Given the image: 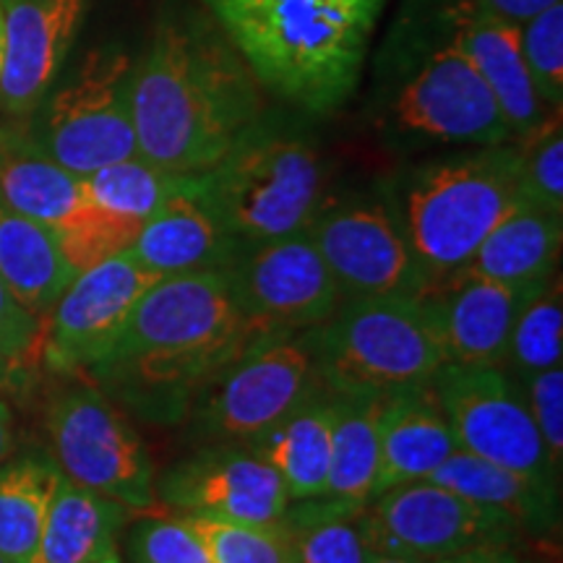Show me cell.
I'll use <instances>...</instances> for the list:
<instances>
[{"mask_svg": "<svg viewBox=\"0 0 563 563\" xmlns=\"http://www.w3.org/2000/svg\"><path fill=\"white\" fill-rule=\"evenodd\" d=\"M336 397V394H334ZM384 394L336 397L327 496L368 504L378 475V420Z\"/></svg>", "mask_w": 563, "mask_h": 563, "instance_id": "cell-30", "label": "cell"}, {"mask_svg": "<svg viewBox=\"0 0 563 563\" xmlns=\"http://www.w3.org/2000/svg\"><path fill=\"white\" fill-rule=\"evenodd\" d=\"M74 277L55 232L0 203V279L21 306L47 319Z\"/></svg>", "mask_w": 563, "mask_h": 563, "instance_id": "cell-27", "label": "cell"}, {"mask_svg": "<svg viewBox=\"0 0 563 563\" xmlns=\"http://www.w3.org/2000/svg\"><path fill=\"white\" fill-rule=\"evenodd\" d=\"M243 249L203 199L194 175L183 178L170 199L141 224L131 243L133 256L159 277L230 269Z\"/></svg>", "mask_w": 563, "mask_h": 563, "instance_id": "cell-20", "label": "cell"}, {"mask_svg": "<svg viewBox=\"0 0 563 563\" xmlns=\"http://www.w3.org/2000/svg\"><path fill=\"white\" fill-rule=\"evenodd\" d=\"M519 194L532 207L563 214L561 108L548 112L530 136L519 139Z\"/></svg>", "mask_w": 563, "mask_h": 563, "instance_id": "cell-34", "label": "cell"}, {"mask_svg": "<svg viewBox=\"0 0 563 563\" xmlns=\"http://www.w3.org/2000/svg\"><path fill=\"white\" fill-rule=\"evenodd\" d=\"M42 342L45 319L21 306L16 295L0 279V355L24 371L26 365L42 361Z\"/></svg>", "mask_w": 563, "mask_h": 563, "instance_id": "cell-38", "label": "cell"}, {"mask_svg": "<svg viewBox=\"0 0 563 563\" xmlns=\"http://www.w3.org/2000/svg\"><path fill=\"white\" fill-rule=\"evenodd\" d=\"M0 563H9V561H5V559H0Z\"/></svg>", "mask_w": 563, "mask_h": 563, "instance_id": "cell-46", "label": "cell"}, {"mask_svg": "<svg viewBox=\"0 0 563 563\" xmlns=\"http://www.w3.org/2000/svg\"><path fill=\"white\" fill-rule=\"evenodd\" d=\"M262 84L201 3L167 0L150 47L133 60L131 121L139 157L199 175L264 112Z\"/></svg>", "mask_w": 563, "mask_h": 563, "instance_id": "cell-1", "label": "cell"}, {"mask_svg": "<svg viewBox=\"0 0 563 563\" xmlns=\"http://www.w3.org/2000/svg\"><path fill=\"white\" fill-rule=\"evenodd\" d=\"M60 477L58 464L40 454L0 464V559L32 563Z\"/></svg>", "mask_w": 563, "mask_h": 563, "instance_id": "cell-28", "label": "cell"}, {"mask_svg": "<svg viewBox=\"0 0 563 563\" xmlns=\"http://www.w3.org/2000/svg\"><path fill=\"white\" fill-rule=\"evenodd\" d=\"M441 5L456 45L496 97L511 141L530 136L553 108H545L527 74L519 24L498 16L485 0H441Z\"/></svg>", "mask_w": 563, "mask_h": 563, "instance_id": "cell-19", "label": "cell"}, {"mask_svg": "<svg viewBox=\"0 0 563 563\" xmlns=\"http://www.w3.org/2000/svg\"><path fill=\"white\" fill-rule=\"evenodd\" d=\"M548 279L506 285V282L446 274L428 282L415 298L431 308L449 363L506 368L514 323Z\"/></svg>", "mask_w": 563, "mask_h": 563, "instance_id": "cell-17", "label": "cell"}, {"mask_svg": "<svg viewBox=\"0 0 563 563\" xmlns=\"http://www.w3.org/2000/svg\"><path fill=\"white\" fill-rule=\"evenodd\" d=\"M186 175H175L152 165L144 157L112 162L108 167L84 175L81 186L97 209L123 220L146 222L175 194Z\"/></svg>", "mask_w": 563, "mask_h": 563, "instance_id": "cell-31", "label": "cell"}, {"mask_svg": "<svg viewBox=\"0 0 563 563\" xmlns=\"http://www.w3.org/2000/svg\"><path fill=\"white\" fill-rule=\"evenodd\" d=\"M5 24V63L0 108L30 118L58 81L91 0H0Z\"/></svg>", "mask_w": 563, "mask_h": 563, "instance_id": "cell-18", "label": "cell"}, {"mask_svg": "<svg viewBox=\"0 0 563 563\" xmlns=\"http://www.w3.org/2000/svg\"><path fill=\"white\" fill-rule=\"evenodd\" d=\"M97 563H121V559H118L115 551H112V553H108V555H104V559H100Z\"/></svg>", "mask_w": 563, "mask_h": 563, "instance_id": "cell-45", "label": "cell"}, {"mask_svg": "<svg viewBox=\"0 0 563 563\" xmlns=\"http://www.w3.org/2000/svg\"><path fill=\"white\" fill-rule=\"evenodd\" d=\"M262 89L311 115L355 95L389 0H199Z\"/></svg>", "mask_w": 563, "mask_h": 563, "instance_id": "cell-3", "label": "cell"}, {"mask_svg": "<svg viewBox=\"0 0 563 563\" xmlns=\"http://www.w3.org/2000/svg\"><path fill=\"white\" fill-rule=\"evenodd\" d=\"M563 243V214L519 201L477 245L467 264L452 274L506 285H530L555 274Z\"/></svg>", "mask_w": 563, "mask_h": 563, "instance_id": "cell-24", "label": "cell"}, {"mask_svg": "<svg viewBox=\"0 0 563 563\" xmlns=\"http://www.w3.org/2000/svg\"><path fill=\"white\" fill-rule=\"evenodd\" d=\"M431 386L452 426L456 449L559 488L522 384L506 368L446 363Z\"/></svg>", "mask_w": 563, "mask_h": 563, "instance_id": "cell-12", "label": "cell"}, {"mask_svg": "<svg viewBox=\"0 0 563 563\" xmlns=\"http://www.w3.org/2000/svg\"><path fill=\"white\" fill-rule=\"evenodd\" d=\"M428 481L488 509L509 514L525 532H548L559 522V488L460 449L439 464Z\"/></svg>", "mask_w": 563, "mask_h": 563, "instance_id": "cell-25", "label": "cell"}, {"mask_svg": "<svg viewBox=\"0 0 563 563\" xmlns=\"http://www.w3.org/2000/svg\"><path fill=\"white\" fill-rule=\"evenodd\" d=\"M363 506L319 496L290 501L282 527L290 538L295 563H368L371 545L363 532Z\"/></svg>", "mask_w": 563, "mask_h": 563, "instance_id": "cell-29", "label": "cell"}, {"mask_svg": "<svg viewBox=\"0 0 563 563\" xmlns=\"http://www.w3.org/2000/svg\"><path fill=\"white\" fill-rule=\"evenodd\" d=\"M53 456L63 477L112 498L129 511H150L154 464L131 420L97 386L63 389L47 410Z\"/></svg>", "mask_w": 563, "mask_h": 563, "instance_id": "cell-10", "label": "cell"}, {"mask_svg": "<svg viewBox=\"0 0 563 563\" xmlns=\"http://www.w3.org/2000/svg\"><path fill=\"white\" fill-rule=\"evenodd\" d=\"M133 563H211L201 538L183 517L150 514L131 530Z\"/></svg>", "mask_w": 563, "mask_h": 563, "instance_id": "cell-36", "label": "cell"}, {"mask_svg": "<svg viewBox=\"0 0 563 563\" xmlns=\"http://www.w3.org/2000/svg\"><path fill=\"white\" fill-rule=\"evenodd\" d=\"M129 509L60 477L32 563H97L115 551Z\"/></svg>", "mask_w": 563, "mask_h": 563, "instance_id": "cell-26", "label": "cell"}, {"mask_svg": "<svg viewBox=\"0 0 563 563\" xmlns=\"http://www.w3.org/2000/svg\"><path fill=\"white\" fill-rule=\"evenodd\" d=\"M319 389L311 334H258L196 391L194 426L220 443L249 446Z\"/></svg>", "mask_w": 563, "mask_h": 563, "instance_id": "cell-9", "label": "cell"}, {"mask_svg": "<svg viewBox=\"0 0 563 563\" xmlns=\"http://www.w3.org/2000/svg\"><path fill=\"white\" fill-rule=\"evenodd\" d=\"M363 532L373 553L435 563L477 545H514L522 527L431 481L394 485L363 506Z\"/></svg>", "mask_w": 563, "mask_h": 563, "instance_id": "cell-11", "label": "cell"}, {"mask_svg": "<svg viewBox=\"0 0 563 563\" xmlns=\"http://www.w3.org/2000/svg\"><path fill=\"white\" fill-rule=\"evenodd\" d=\"M131 74L129 53L112 45L97 47L24 118L26 133L47 157L79 178L136 157Z\"/></svg>", "mask_w": 563, "mask_h": 563, "instance_id": "cell-8", "label": "cell"}, {"mask_svg": "<svg viewBox=\"0 0 563 563\" xmlns=\"http://www.w3.org/2000/svg\"><path fill=\"white\" fill-rule=\"evenodd\" d=\"M211 563H295L282 525H249L211 514H186Z\"/></svg>", "mask_w": 563, "mask_h": 563, "instance_id": "cell-33", "label": "cell"}, {"mask_svg": "<svg viewBox=\"0 0 563 563\" xmlns=\"http://www.w3.org/2000/svg\"><path fill=\"white\" fill-rule=\"evenodd\" d=\"M368 563H426V561L402 559V555H389V553H373Z\"/></svg>", "mask_w": 563, "mask_h": 563, "instance_id": "cell-43", "label": "cell"}, {"mask_svg": "<svg viewBox=\"0 0 563 563\" xmlns=\"http://www.w3.org/2000/svg\"><path fill=\"white\" fill-rule=\"evenodd\" d=\"M19 373H21V371L16 368V365H13V363L9 361V357H3V355H0V386L11 384L13 378L19 376Z\"/></svg>", "mask_w": 563, "mask_h": 563, "instance_id": "cell-42", "label": "cell"}, {"mask_svg": "<svg viewBox=\"0 0 563 563\" xmlns=\"http://www.w3.org/2000/svg\"><path fill=\"white\" fill-rule=\"evenodd\" d=\"M162 277L125 249L70 279L45 319L42 361L55 371H91L121 340L133 308Z\"/></svg>", "mask_w": 563, "mask_h": 563, "instance_id": "cell-14", "label": "cell"}, {"mask_svg": "<svg viewBox=\"0 0 563 563\" xmlns=\"http://www.w3.org/2000/svg\"><path fill=\"white\" fill-rule=\"evenodd\" d=\"M0 203L45 224L55 235L79 224L95 209L79 175L47 157L26 125L0 129Z\"/></svg>", "mask_w": 563, "mask_h": 563, "instance_id": "cell-22", "label": "cell"}, {"mask_svg": "<svg viewBox=\"0 0 563 563\" xmlns=\"http://www.w3.org/2000/svg\"><path fill=\"white\" fill-rule=\"evenodd\" d=\"M319 382L336 397H376L428 384L446 365L431 308L415 295L344 298L311 329Z\"/></svg>", "mask_w": 563, "mask_h": 563, "instance_id": "cell-7", "label": "cell"}, {"mask_svg": "<svg viewBox=\"0 0 563 563\" xmlns=\"http://www.w3.org/2000/svg\"><path fill=\"white\" fill-rule=\"evenodd\" d=\"M519 201V146L506 141L412 167L394 207L428 285L467 264Z\"/></svg>", "mask_w": 563, "mask_h": 563, "instance_id": "cell-6", "label": "cell"}, {"mask_svg": "<svg viewBox=\"0 0 563 563\" xmlns=\"http://www.w3.org/2000/svg\"><path fill=\"white\" fill-rule=\"evenodd\" d=\"M13 435H16V420H13V410L5 399H0V464L9 460L13 449Z\"/></svg>", "mask_w": 563, "mask_h": 563, "instance_id": "cell-41", "label": "cell"}, {"mask_svg": "<svg viewBox=\"0 0 563 563\" xmlns=\"http://www.w3.org/2000/svg\"><path fill=\"white\" fill-rule=\"evenodd\" d=\"M3 63H5V24H3V5H0V79H3Z\"/></svg>", "mask_w": 563, "mask_h": 563, "instance_id": "cell-44", "label": "cell"}, {"mask_svg": "<svg viewBox=\"0 0 563 563\" xmlns=\"http://www.w3.org/2000/svg\"><path fill=\"white\" fill-rule=\"evenodd\" d=\"M344 298L418 295L426 285L394 201L329 199L306 230Z\"/></svg>", "mask_w": 563, "mask_h": 563, "instance_id": "cell-13", "label": "cell"}, {"mask_svg": "<svg viewBox=\"0 0 563 563\" xmlns=\"http://www.w3.org/2000/svg\"><path fill=\"white\" fill-rule=\"evenodd\" d=\"M563 357V290L561 277L553 274L527 302L511 329L506 368L517 382L534 373L561 365Z\"/></svg>", "mask_w": 563, "mask_h": 563, "instance_id": "cell-32", "label": "cell"}, {"mask_svg": "<svg viewBox=\"0 0 563 563\" xmlns=\"http://www.w3.org/2000/svg\"><path fill=\"white\" fill-rule=\"evenodd\" d=\"M456 452L446 412L431 382L384 394L378 420V475L373 496L394 485L428 481Z\"/></svg>", "mask_w": 563, "mask_h": 563, "instance_id": "cell-21", "label": "cell"}, {"mask_svg": "<svg viewBox=\"0 0 563 563\" xmlns=\"http://www.w3.org/2000/svg\"><path fill=\"white\" fill-rule=\"evenodd\" d=\"M327 175L319 144L302 123L262 112L217 165L194 178L232 238L258 245L311 228L329 201Z\"/></svg>", "mask_w": 563, "mask_h": 563, "instance_id": "cell-5", "label": "cell"}, {"mask_svg": "<svg viewBox=\"0 0 563 563\" xmlns=\"http://www.w3.org/2000/svg\"><path fill=\"white\" fill-rule=\"evenodd\" d=\"M435 563H532L522 553L514 551V545H477L470 551L456 553L452 559H443Z\"/></svg>", "mask_w": 563, "mask_h": 563, "instance_id": "cell-39", "label": "cell"}, {"mask_svg": "<svg viewBox=\"0 0 563 563\" xmlns=\"http://www.w3.org/2000/svg\"><path fill=\"white\" fill-rule=\"evenodd\" d=\"M228 272L245 316L264 332H311L344 300L306 232L245 245Z\"/></svg>", "mask_w": 563, "mask_h": 563, "instance_id": "cell-15", "label": "cell"}, {"mask_svg": "<svg viewBox=\"0 0 563 563\" xmlns=\"http://www.w3.org/2000/svg\"><path fill=\"white\" fill-rule=\"evenodd\" d=\"M373 97L386 136L402 144L511 141L496 97L456 45L441 0H402L373 60Z\"/></svg>", "mask_w": 563, "mask_h": 563, "instance_id": "cell-4", "label": "cell"}, {"mask_svg": "<svg viewBox=\"0 0 563 563\" xmlns=\"http://www.w3.org/2000/svg\"><path fill=\"white\" fill-rule=\"evenodd\" d=\"M532 87L545 108H563V0L519 26Z\"/></svg>", "mask_w": 563, "mask_h": 563, "instance_id": "cell-35", "label": "cell"}, {"mask_svg": "<svg viewBox=\"0 0 563 563\" xmlns=\"http://www.w3.org/2000/svg\"><path fill=\"white\" fill-rule=\"evenodd\" d=\"M170 509L249 525H279L290 506L282 477L253 449L217 443L175 462L154 485Z\"/></svg>", "mask_w": 563, "mask_h": 563, "instance_id": "cell-16", "label": "cell"}, {"mask_svg": "<svg viewBox=\"0 0 563 563\" xmlns=\"http://www.w3.org/2000/svg\"><path fill=\"white\" fill-rule=\"evenodd\" d=\"M336 397L319 389L298 410L249 443L282 477L290 501L327 496Z\"/></svg>", "mask_w": 563, "mask_h": 563, "instance_id": "cell-23", "label": "cell"}, {"mask_svg": "<svg viewBox=\"0 0 563 563\" xmlns=\"http://www.w3.org/2000/svg\"><path fill=\"white\" fill-rule=\"evenodd\" d=\"M498 16L514 21V24L522 26L527 19H532L534 13L545 11L548 5L559 3V0H485Z\"/></svg>", "mask_w": 563, "mask_h": 563, "instance_id": "cell-40", "label": "cell"}, {"mask_svg": "<svg viewBox=\"0 0 563 563\" xmlns=\"http://www.w3.org/2000/svg\"><path fill=\"white\" fill-rule=\"evenodd\" d=\"M258 334L266 332L245 316L228 269L173 274L146 290L91 373L133 412L175 422L211 373Z\"/></svg>", "mask_w": 563, "mask_h": 563, "instance_id": "cell-2", "label": "cell"}, {"mask_svg": "<svg viewBox=\"0 0 563 563\" xmlns=\"http://www.w3.org/2000/svg\"><path fill=\"white\" fill-rule=\"evenodd\" d=\"M522 384L527 407H530L534 426H538L540 439H543L548 462L553 473L561 477L563 467V368H553L534 373Z\"/></svg>", "mask_w": 563, "mask_h": 563, "instance_id": "cell-37", "label": "cell"}]
</instances>
